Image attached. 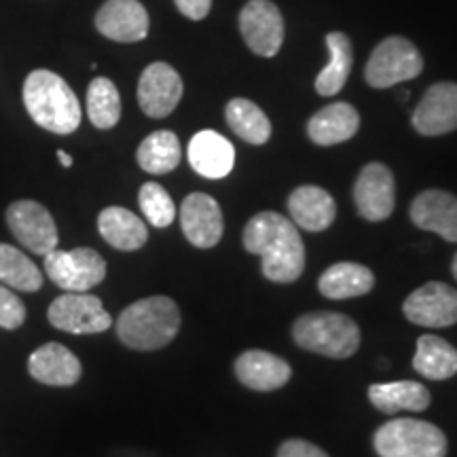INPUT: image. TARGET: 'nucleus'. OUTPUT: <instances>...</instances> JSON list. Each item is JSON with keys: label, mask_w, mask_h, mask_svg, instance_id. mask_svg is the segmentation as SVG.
Returning a JSON list of instances; mask_svg holds the SVG:
<instances>
[{"label": "nucleus", "mask_w": 457, "mask_h": 457, "mask_svg": "<svg viewBox=\"0 0 457 457\" xmlns=\"http://www.w3.org/2000/svg\"><path fill=\"white\" fill-rule=\"evenodd\" d=\"M225 117L228 128L250 145H265L271 138L270 119L254 102L244 98L231 100L225 108Z\"/></svg>", "instance_id": "nucleus-29"}, {"label": "nucleus", "mask_w": 457, "mask_h": 457, "mask_svg": "<svg viewBox=\"0 0 457 457\" xmlns=\"http://www.w3.org/2000/svg\"><path fill=\"white\" fill-rule=\"evenodd\" d=\"M148 26L151 21L140 0H106L96 15L98 32L117 43L145 41Z\"/></svg>", "instance_id": "nucleus-15"}, {"label": "nucleus", "mask_w": 457, "mask_h": 457, "mask_svg": "<svg viewBox=\"0 0 457 457\" xmlns=\"http://www.w3.org/2000/svg\"><path fill=\"white\" fill-rule=\"evenodd\" d=\"M0 284L21 293H37L43 288V273L24 253L9 244H0Z\"/></svg>", "instance_id": "nucleus-30"}, {"label": "nucleus", "mask_w": 457, "mask_h": 457, "mask_svg": "<svg viewBox=\"0 0 457 457\" xmlns=\"http://www.w3.org/2000/svg\"><path fill=\"white\" fill-rule=\"evenodd\" d=\"M239 30L256 55L273 57L282 49L284 20L271 0H248L239 13Z\"/></svg>", "instance_id": "nucleus-10"}, {"label": "nucleus", "mask_w": 457, "mask_h": 457, "mask_svg": "<svg viewBox=\"0 0 457 457\" xmlns=\"http://www.w3.org/2000/svg\"><path fill=\"white\" fill-rule=\"evenodd\" d=\"M174 3L180 13L193 21L208 17L210 9H212V0H174Z\"/></svg>", "instance_id": "nucleus-35"}, {"label": "nucleus", "mask_w": 457, "mask_h": 457, "mask_svg": "<svg viewBox=\"0 0 457 457\" xmlns=\"http://www.w3.org/2000/svg\"><path fill=\"white\" fill-rule=\"evenodd\" d=\"M327 47L330 51V62L322 68L316 79V91L324 98L337 96L345 87L353 66L352 41L343 32L327 34Z\"/></svg>", "instance_id": "nucleus-26"}, {"label": "nucleus", "mask_w": 457, "mask_h": 457, "mask_svg": "<svg viewBox=\"0 0 457 457\" xmlns=\"http://www.w3.org/2000/svg\"><path fill=\"white\" fill-rule=\"evenodd\" d=\"M413 369L428 379L443 381L457 373V350L441 337L424 335L417 339Z\"/></svg>", "instance_id": "nucleus-27"}, {"label": "nucleus", "mask_w": 457, "mask_h": 457, "mask_svg": "<svg viewBox=\"0 0 457 457\" xmlns=\"http://www.w3.org/2000/svg\"><path fill=\"white\" fill-rule=\"evenodd\" d=\"M89 121L98 129H111L121 119V96L111 79L98 77L87 89Z\"/></svg>", "instance_id": "nucleus-31"}, {"label": "nucleus", "mask_w": 457, "mask_h": 457, "mask_svg": "<svg viewBox=\"0 0 457 457\" xmlns=\"http://www.w3.org/2000/svg\"><path fill=\"white\" fill-rule=\"evenodd\" d=\"M288 212L296 227L307 228V231H324L333 225L337 204L328 191L305 185L290 193Z\"/></svg>", "instance_id": "nucleus-21"}, {"label": "nucleus", "mask_w": 457, "mask_h": 457, "mask_svg": "<svg viewBox=\"0 0 457 457\" xmlns=\"http://www.w3.org/2000/svg\"><path fill=\"white\" fill-rule=\"evenodd\" d=\"M51 327L72 335L104 333L112 327V318L98 296L87 293H66L49 305Z\"/></svg>", "instance_id": "nucleus-8"}, {"label": "nucleus", "mask_w": 457, "mask_h": 457, "mask_svg": "<svg viewBox=\"0 0 457 457\" xmlns=\"http://www.w3.org/2000/svg\"><path fill=\"white\" fill-rule=\"evenodd\" d=\"M403 312L417 327H453L457 322V290L443 282H428L407 296Z\"/></svg>", "instance_id": "nucleus-11"}, {"label": "nucleus", "mask_w": 457, "mask_h": 457, "mask_svg": "<svg viewBox=\"0 0 457 457\" xmlns=\"http://www.w3.org/2000/svg\"><path fill=\"white\" fill-rule=\"evenodd\" d=\"M278 457H328L322 449L307 441H286L278 451Z\"/></svg>", "instance_id": "nucleus-34"}, {"label": "nucleus", "mask_w": 457, "mask_h": 457, "mask_svg": "<svg viewBox=\"0 0 457 457\" xmlns=\"http://www.w3.org/2000/svg\"><path fill=\"white\" fill-rule=\"evenodd\" d=\"M411 220L424 231L441 236L445 242L457 244V197L441 188L420 193L411 204Z\"/></svg>", "instance_id": "nucleus-17"}, {"label": "nucleus", "mask_w": 457, "mask_h": 457, "mask_svg": "<svg viewBox=\"0 0 457 457\" xmlns=\"http://www.w3.org/2000/svg\"><path fill=\"white\" fill-rule=\"evenodd\" d=\"M98 231L112 248L123 250V253L140 250L148 239V228L145 222L134 212L119 208V205L102 210L98 216Z\"/></svg>", "instance_id": "nucleus-24"}, {"label": "nucleus", "mask_w": 457, "mask_h": 457, "mask_svg": "<svg viewBox=\"0 0 457 457\" xmlns=\"http://www.w3.org/2000/svg\"><path fill=\"white\" fill-rule=\"evenodd\" d=\"M296 345L327 358H350L360 347V328L352 318L333 312H313L293 327Z\"/></svg>", "instance_id": "nucleus-4"}, {"label": "nucleus", "mask_w": 457, "mask_h": 457, "mask_svg": "<svg viewBox=\"0 0 457 457\" xmlns=\"http://www.w3.org/2000/svg\"><path fill=\"white\" fill-rule=\"evenodd\" d=\"M7 225L17 242L34 254L45 256L54 253L60 242L54 216L43 204L30 202V199H21L9 205Z\"/></svg>", "instance_id": "nucleus-9"}, {"label": "nucleus", "mask_w": 457, "mask_h": 457, "mask_svg": "<svg viewBox=\"0 0 457 457\" xmlns=\"http://www.w3.org/2000/svg\"><path fill=\"white\" fill-rule=\"evenodd\" d=\"M180 227L195 248H214L225 231L220 205L205 193H191L180 205Z\"/></svg>", "instance_id": "nucleus-14"}, {"label": "nucleus", "mask_w": 457, "mask_h": 457, "mask_svg": "<svg viewBox=\"0 0 457 457\" xmlns=\"http://www.w3.org/2000/svg\"><path fill=\"white\" fill-rule=\"evenodd\" d=\"M45 271L66 293H87L104 282L106 261L94 248H55L45 254Z\"/></svg>", "instance_id": "nucleus-7"}, {"label": "nucleus", "mask_w": 457, "mask_h": 457, "mask_svg": "<svg viewBox=\"0 0 457 457\" xmlns=\"http://www.w3.org/2000/svg\"><path fill=\"white\" fill-rule=\"evenodd\" d=\"M451 271H453V278L457 279V254H455V259H453V265H451Z\"/></svg>", "instance_id": "nucleus-37"}, {"label": "nucleus", "mask_w": 457, "mask_h": 457, "mask_svg": "<svg viewBox=\"0 0 457 457\" xmlns=\"http://www.w3.org/2000/svg\"><path fill=\"white\" fill-rule=\"evenodd\" d=\"M26 322V307L20 296L0 284V328L15 330Z\"/></svg>", "instance_id": "nucleus-33"}, {"label": "nucleus", "mask_w": 457, "mask_h": 457, "mask_svg": "<svg viewBox=\"0 0 457 457\" xmlns=\"http://www.w3.org/2000/svg\"><path fill=\"white\" fill-rule=\"evenodd\" d=\"M236 375L250 390L273 392L288 384L293 370H290V364L276 353L250 350L236 360Z\"/></svg>", "instance_id": "nucleus-20"}, {"label": "nucleus", "mask_w": 457, "mask_h": 457, "mask_svg": "<svg viewBox=\"0 0 457 457\" xmlns=\"http://www.w3.org/2000/svg\"><path fill=\"white\" fill-rule=\"evenodd\" d=\"M28 373H30L38 384L68 387L74 386L83 375V367L79 358L62 345V343H45L32 353L28 360Z\"/></svg>", "instance_id": "nucleus-18"}, {"label": "nucleus", "mask_w": 457, "mask_h": 457, "mask_svg": "<svg viewBox=\"0 0 457 457\" xmlns=\"http://www.w3.org/2000/svg\"><path fill=\"white\" fill-rule=\"evenodd\" d=\"M57 159H60V163L64 165V168H71L72 165V157L68 155L66 151H57Z\"/></svg>", "instance_id": "nucleus-36"}, {"label": "nucleus", "mask_w": 457, "mask_h": 457, "mask_svg": "<svg viewBox=\"0 0 457 457\" xmlns=\"http://www.w3.org/2000/svg\"><path fill=\"white\" fill-rule=\"evenodd\" d=\"M24 106L32 121L51 134L68 136L81 125V104L60 74L32 71L24 83Z\"/></svg>", "instance_id": "nucleus-2"}, {"label": "nucleus", "mask_w": 457, "mask_h": 457, "mask_svg": "<svg viewBox=\"0 0 457 457\" xmlns=\"http://www.w3.org/2000/svg\"><path fill=\"white\" fill-rule=\"evenodd\" d=\"M421 71H424V57L415 45L403 37H390L377 45L370 54L364 77L370 87L387 89L420 77Z\"/></svg>", "instance_id": "nucleus-6"}, {"label": "nucleus", "mask_w": 457, "mask_h": 457, "mask_svg": "<svg viewBox=\"0 0 457 457\" xmlns=\"http://www.w3.org/2000/svg\"><path fill=\"white\" fill-rule=\"evenodd\" d=\"M138 202L142 214L146 216V220L151 222L153 227L163 228L174 222V202H171L170 193L165 191L162 185H157V182H146V185H142L138 193Z\"/></svg>", "instance_id": "nucleus-32"}, {"label": "nucleus", "mask_w": 457, "mask_h": 457, "mask_svg": "<svg viewBox=\"0 0 457 457\" xmlns=\"http://www.w3.org/2000/svg\"><path fill=\"white\" fill-rule=\"evenodd\" d=\"M375 451L379 457H445L447 436L441 428L421 420L400 417L375 432Z\"/></svg>", "instance_id": "nucleus-5"}, {"label": "nucleus", "mask_w": 457, "mask_h": 457, "mask_svg": "<svg viewBox=\"0 0 457 457\" xmlns=\"http://www.w3.org/2000/svg\"><path fill=\"white\" fill-rule=\"evenodd\" d=\"M244 245L262 259V273L276 284H293L305 270V245L299 228L278 212H259L244 228Z\"/></svg>", "instance_id": "nucleus-1"}, {"label": "nucleus", "mask_w": 457, "mask_h": 457, "mask_svg": "<svg viewBox=\"0 0 457 457\" xmlns=\"http://www.w3.org/2000/svg\"><path fill=\"white\" fill-rule=\"evenodd\" d=\"M188 163L204 179H225L236 165V148L219 131L204 129L188 142Z\"/></svg>", "instance_id": "nucleus-19"}, {"label": "nucleus", "mask_w": 457, "mask_h": 457, "mask_svg": "<svg viewBox=\"0 0 457 457\" xmlns=\"http://www.w3.org/2000/svg\"><path fill=\"white\" fill-rule=\"evenodd\" d=\"M180 157L182 151L179 136L168 129L153 131L151 136H146L138 146V153H136L138 165L148 174H168V171L179 168Z\"/></svg>", "instance_id": "nucleus-28"}, {"label": "nucleus", "mask_w": 457, "mask_h": 457, "mask_svg": "<svg viewBox=\"0 0 457 457\" xmlns=\"http://www.w3.org/2000/svg\"><path fill=\"white\" fill-rule=\"evenodd\" d=\"M375 276L369 267L360 265V262H335L327 271L320 276L318 288L327 299L341 301L353 299V296H362L373 290Z\"/></svg>", "instance_id": "nucleus-23"}, {"label": "nucleus", "mask_w": 457, "mask_h": 457, "mask_svg": "<svg viewBox=\"0 0 457 457\" xmlns=\"http://www.w3.org/2000/svg\"><path fill=\"white\" fill-rule=\"evenodd\" d=\"M369 398L381 413L394 415L400 411H426L430 407V392L417 381H394V384H375L369 387Z\"/></svg>", "instance_id": "nucleus-25"}, {"label": "nucleus", "mask_w": 457, "mask_h": 457, "mask_svg": "<svg viewBox=\"0 0 457 457\" xmlns=\"http://www.w3.org/2000/svg\"><path fill=\"white\" fill-rule=\"evenodd\" d=\"M182 79L165 62L146 66L138 81V104L153 119H163L174 112L182 98Z\"/></svg>", "instance_id": "nucleus-13"}, {"label": "nucleus", "mask_w": 457, "mask_h": 457, "mask_svg": "<svg viewBox=\"0 0 457 457\" xmlns=\"http://www.w3.org/2000/svg\"><path fill=\"white\" fill-rule=\"evenodd\" d=\"M180 330V310L170 296L131 303L117 320V337L131 350H162Z\"/></svg>", "instance_id": "nucleus-3"}, {"label": "nucleus", "mask_w": 457, "mask_h": 457, "mask_svg": "<svg viewBox=\"0 0 457 457\" xmlns=\"http://www.w3.org/2000/svg\"><path fill=\"white\" fill-rule=\"evenodd\" d=\"M360 128V114L347 102H335L318 111L307 123V136L320 146H333L350 140Z\"/></svg>", "instance_id": "nucleus-22"}, {"label": "nucleus", "mask_w": 457, "mask_h": 457, "mask_svg": "<svg viewBox=\"0 0 457 457\" xmlns=\"http://www.w3.org/2000/svg\"><path fill=\"white\" fill-rule=\"evenodd\" d=\"M394 174L384 163L364 165L353 185V202L358 214L370 222L386 220L396 205Z\"/></svg>", "instance_id": "nucleus-12"}, {"label": "nucleus", "mask_w": 457, "mask_h": 457, "mask_svg": "<svg viewBox=\"0 0 457 457\" xmlns=\"http://www.w3.org/2000/svg\"><path fill=\"white\" fill-rule=\"evenodd\" d=\"M421 136H443L457 129V83H436L426 91L413 112Z\"/></svg>", "instance_id": "nucleus-16"}]
</instances>
